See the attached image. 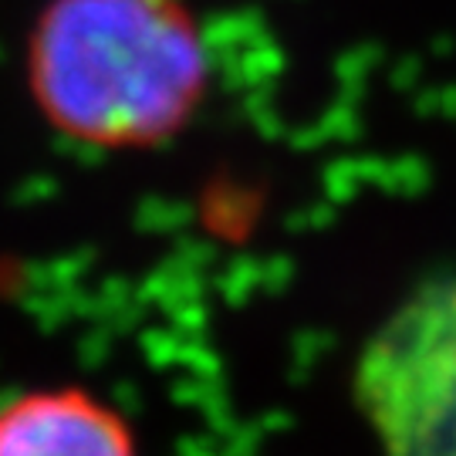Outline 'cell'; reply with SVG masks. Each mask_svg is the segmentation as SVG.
Wrapping results in <instances>:
<instances>
[{
	"label": "cell",
	"mask_w": 456,
	"mask_h": 456,
	"mask_svg": "<svg viewBox=\"0 0 456 456\" xmlns=\"http://www.w3.org/2000/svg\"><path fill=\"white\" fill-rule=\"evenodd\" d=\"M203 48L166 0H61L37 37L51 118L98 142H142L190 112Z\"/></svg>",
	"instance_id": "6da1fadb"
},
{
	"label": "cell",
	"mask_w": 456,
	"mask_h": 456,
	"mask_svg": "<svg viewBox=\"0 0 456 456\" xmlns=\"http://www.w3.org/2000/svg\"><path fill=\"white\" fill-rule=\"evenodd\" d=\"M0 456H135V450L112 409L78 389H51L0 409Z\"/></svg>",
	"instance_id": "7a4b0ae2"
}]
</instances>
